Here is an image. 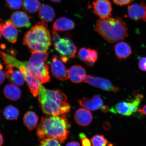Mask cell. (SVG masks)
I'll list each match as a JSON object with an SVG mask.
<instances>
[{
	"label": "cell",
	"instance_id": "6da1fadb",
	"mask_svg": "<svg viewBox=\"0 0 146 146\" xmlns=\"http://www.w3.org/2000/svg\"><path fill=\"white\" fill-rule=\"evenodd\" d=\"M38 96L39 105L44 113L66 116L70 112L71 107L67 103V97L60 90H49L40 84Z\"/></svg>",
	"mask_w": 146,
	"mask_h": 146
},
{
	"label": "cell",
	"instance_id": "7a4b0ae2",
	"mask_svg": "<svg viewBox=\"0 0 146 146\" xmlns=\"http://www.w3.org/2000/svg\"><path fill=\"white\" fill-rule=\"evenodd\" d=\"M70 127L66 116L48 115L42 117L37 126L36 135L40 141L52 138L62 143L68 136Z\"/></svg>",
	"mask_w": 146,
	"mask_h": 146
},
{
	"label": "cell",
	"instance_id": "3957f363",
	"mask_svg": "<svg viewBox=\"0 0 146 146\" xmlns=\"http://www.w3.org/2000/svg\"><path fill=\"white\" fill-rule=\"evenodd\" d=\"M95 30L110 43L123 40L128 36L126 23L119 17L100 18L96 21Z\"/></svg>",
	"mask_w": 146,
	"mask_h": 146
},
{
	"label": "cell",
	"instance_id": "277c9868",
	"mask_svg": "<svg viewBox=\"0 0 146 146\" xmlns=\"http://www.w3.org/2000/svg\"><path fill=\"white\" fill-rule=\"evenodd\" d=\"M23 44L30 52H47L52 45V37L46 23L38 22L25 34Z\"/></svg>",
	"mask_w": 146,
	"mask_h": 146
},
{
	"label": "cell",
	"instance_id": "5b68a950",
	"mask_svg": "<svg viewBox=\"0 0 146 146\" xmlns=\"http://www.w3.org/2000/svg\"><path fill=\"white\" fill-rule=\"evenodd\" d=\"M28 62V66L33 77L41 84L50 81L49 67L45 62L48 59V52H34Z\"/></svg>",
	"mask_w": 146,
	"mask_h": 146
},
{
	"label": "cell",
	"instance_id": "8992f818",
	"mask_svg": "<svg viewBox=\"0 0 146 146\" xmlns=\"http://www.w3.org/2000/svg\"><path fill=\"white\" fill-rule=\"evenodd\" d=\"M0 56L6 64L19 69L24 76L25 81L31 93L35 97L38 95L40 85L41 84L31 74L28 66V62H21L7 53L0 50Z\"/></svg>",
	"mask_w": 146,
	"mask_h": 146
},
{
	"label": "cell",
	"instance_id": "52a82bcc",
	"mask_svg": "<svg viewBox=\"0 0 146 146\" xmlns=\"http://www.w3.org/2000/svg\"><path fill=\"white\" fill-rule=\"evenodd\" d=\"M54 43L56 50L60 55L63 63H66L70 58L74 57L77 49L74 43L68 38H60Z\"/></svg>",
	"mask_w": 146,
	"mask_h": 146
},
{
	"label": "cell",
	"instance_id": "ba28073f",
	"mask_svg": "<svg viewBox=\"0 0 146 146\" xmlns=\"http://www.w3.org/2000/svg\"><path fill=\"white\" fill-rule=\"evenodd\" d=\"M84 82L92 86L110 92H117L119 91L118 87L114 86L110 81L106 78L86 76Z\"/></svg>",
	"mask_w": 146,
	"mask_h": 146
},
{
	"label": "cell",
	"instance_id": "9c48e42d",
	"mask_svg": "<svg viewBox=\"0 0 146 146\" xmlns=\"http://www.w3.org/2000/svg\"><path fill=\"white\" fill-rule=\"evenodd\" d=\"M50 69L52 75L56 79L64 81L68 78V70L60 58L57 56H52Z\"/></svg>",
	"mask_w": 146,
	"mask_h": 146
},
{
	"label": "cell",
	"instance_id": "30bf717a",
	"mask_svg": "<svg viewBox=\"0 0 146 146\" xmlns=\"http://www.w3.org/2000/svg\"><path fill=\"white\" fill-rule=\"evenodd\" d=\"M95 14L102 19L111 17L112 11L110 0H96L92 3Z\"/></svg>",
	"mask_w": 146,
	"mask_h": 146
},
{
	"label": "cell",
	"instance_id": "8fae6325",
	"mask_svg": "<svg viewBox=\"0 0 146 146\" xmlns=\"http://www.w3.org/2000/svg\"><path fill=\"white\" fill-rule=\"evenodd\" d=\"M129 17L134 21H146V4L143 2L133 3L128 6Z\"/></svg>",
	"mask_w": 146,
	"mask_h": 146
},
{
	"label": "cell",
	"instance_id": "7c38bea8",
	"mask_svg": "<svg viewBox=\"0 0 146 146\" xmlns=\"http://www.w3.org/2000/svg\"><path fill=\"white\" fill-rule=\"evenodd\" d=\"M0 30L4 37L10 43H15L17 41L18 33L15 27L10 20L0 23Z\"/></svg>",
	"mask_w": 146,
	"mask_h": 146
},
{
	"label": "cell",
	"instance_id": "4fadbf2b",
	"mask_svg": "<svg viewBox=\"0 0 146 146\" xmlns=\"http://www.w3.org/2000/svg\"><path fill=\"white\" fill-rule=\"evenodd\" d=\"M14 67L7 64L5 76L9 81L18 86H21L24 84L25 78L20 71L14 69Z\"/></svg>",
	"mask_w": 146,
	"mask_h": 146
},
{
	"label": "cell",
	"instance_id": "5bb4252c",
	"mask_svg": "<svg viewBox=\"0 0 146 146\" xmlns=\"http://www.w3.org/2000/svg\"><path fill=\"white\" fill-rule=\"evenodd\" d=\"M15 27L17 28H28L31 25L30 17L24 12H15L11 15V20Z\"/></svg>",
	"mask_w": 146,
	"mask_h": 146
},
{
	"label": "cell",
	"instance_id": "9a60e30c",
	"mask_svg": "<svg viewBox=\"0 0 146 146\" xmlns=\"http://www.w3.org/2000/svg\"><path fill=\"white\" fill-rule=\"evenodd\" d=\"M79 105L81 107L90 111L97 110L103 106V101L100 96L95 95L92 99L83 98L81 100H78Z\"/></svg>",
	"mask_w": 146,
	"mask_h": 146
},
{
	"label": "cell",
	"instance_id": "2e32d148",
	"mask_svg": "<svg viewBox=\"0 0 146 146\" xmlns=\"http://www.w3.org/2000/svg\"><path fill=\"white\" fill-rule=\"evenodd\" d=\"M68 78L75 83H80L84 81L86 76V72L83 67L74 65L68 70Z\"/></svg>",
	"mask_w": 146,
	"mask_h": 146
},
{
	"label": "cell",
	"instance_id": "e0dca14e",
	"mask_svg": "<svg viewBox=\"0 0 146 146\" xmlns=\"http://www.w3.org/2000/svg\"><path fill=\"white\" fill-rule=\"evenodd\" d=\"M74 118L76 123L78 125L85 127L91 123L93 116L92 113L87 110L80 108L76 111Z\"/></svg>",
	"mask_w": 146,
	"mask_h": 146
},
{
	"label": "cell",
	"instance_id": "ac0fdd59",
	"mask_svg": "<svg viewBox=\"0 0 146 146\" xmlns=\"http://www.w3.org/2000/svg\"><path fill=\"white\" fill-rule=\"evenodd\" d=\"M114 50L117 57L119 60L128 58L132 52L130 46L123 41L119 42L115 45Z\"/></svg>",
	"mask_w": 146,
	"mask_h": 146
},
{
	"label": "cell",
	"instance_id": "d6986e66",
	"mask_svg": "<svg viewBox=\"0 0 146 146\" xmlns=\"http://www.w3.org/2000/svg\"><path fill=\"white\" fill-rule=\"evenodd\" d=\"M75 24L72 20L64 17L58 18L53 25L52 28L55 31H65L72 30Z\"/></svg>",
	"mask_w": 146,
	"mask_h": 146
},
{
	"label": "cell",
	"instance_id": "ffe728a7",
	"mask_svg": "<svg viewBox=\"0 0 146 146\" xmlns=\"http://www.w3.org/2000/svg\"><path fill=\"white\" fill-rule=\"evenodd\" d=\"M39 16L42 22L50 23L54 20L55 13L52 7L48 5H43L39 9Z\"/></svg>",
	"mask_w": 146,
	"mask_h": 146
},
{
	"label": "cell",
	"instance_id": "44dd1931",
	"mask_svg": "<svg viewBox=\"0 0 146 146\" xmlns=\"http://www.w3.org/2000/svg\"><path fill=\"white\" fill-rule=\"evenodd\" d=\"M111 112L125 116H130L133 114L131 111L130 102H119L110 109Z\"/></svg>",
	"mask_w": 146,
	"mask_h": 146
},
{
	"label": "cell",
	"instance_id": "7402d4cb",
	"mask_svg": "<svg viewBox=\"0 0 146 146\" xmlns=\"http://www.w3.org/2000/svg\"><path fill=\"white\" fill-rule=\"evenodd\" d=\"M3 94L7 99L16 101L21 98V91L16 85L10 84L5 86L3 89Z\"/></svg>",
	"mask_w": 146,
	"mask_h": 146
},
{
	"label": "cell",
	"instance_id": "603a6c76",
	"mask_svg": "<svg viewBox=\"0 0 146 146\" xmlns=\"http://www.w3.org/2000/svg\"><path fill=\"white\" fill-rule=\"evenodd\" d=\"M39 118L36 113L32 111H27L23 118L24 124L29 130L32 131L35 128Z\"/></svg>",
	"mask_w": 146,
	"mask_h": 146
},
{
	"label": "cell",
	"instance_id": "cb8c5ba5",
	"mask_svg": "<svg viewBox=\"0 0 146 146\" xmlns=\"http://www.w3.org/2000/svg\"><path fill=\"white\" fill-rule=\"evenodd\" d=\"M23 9L29 13H34L39 10L41 4L38 0H23Z\"/></svg>",
	"mask_w": 146,
	"mask_h": 146
},
{
	"label": "cell",
	"instance_id": "d4e9b609",
	"mask_svg": "<svg viewBox=\"0 0 146 146\" xmlns=\"http://www.w3.org/2000/svg\"><path fill=\"white\" fill-rule=\"evenodd\" d=\"M3 115L7 119L13 120L17 119L19 117V110L12 105H9L5 107L3 111Z\"/></svg>",
	"mask_w": 146,
	"mask_h": 146
},
{
	"label": "cell",
	"instance_id": "484cf974",
	"mask_svg": "<svg viewBox=\"0 0 146 146\" xmlns=\"http://www.w3.org/2000/svg\"><path fill=\"white\" fill-rule=\"evenodd\" d=\"M98 58L97 50L88 48V54L85 63L89 67L94 65Z\"/></svg>",
	"mask_w": 146,
	"mask_h": 146
},
{
	"label": "cell",
	"instance_id": "4316f807",
	"mask_svg": "<svg viewBox=\"0 0 146 146\" xmlns=\"http://www.w3.org/2000/svg\"><path fill=\"white\" fill-rule=\"evenodd\" d=\"M92 146H107L108 142L103 135H96L91 139Z\"/></svg>",
	"mask_w": 146,
	"mask_h": 146
},
{
	"label": "cell",
	"instance_id": "83f0119b",
	"mask_svg": "<svg viewBox=\"0 0 146 146\" xmlns=\"http://www.w3.org/2000/svg\"><path fill=\"white\" fill-rule=\"evenodd\" d=\"M39 146H61L60 142L55 139L50 138L41 140Z\"/></svg>",
	"mask_w": 146,
	"mask_h": 146
},
{
	"label": "cell",
	"instance_id": "f1b7e54d",
	"mask_svg": "<svg viewBox=\"0 0 146 146\" xmlns=\"http://www.w3.org/2000/svg\"><path fill=\"white\" fill-rule=\"evenodd\" d=\"M7 5L11 10H18L23 6V0H6Z\"/></svg>",
	"mask_w": 146,
	"mask_h": 146
},
{
	"label": "cell",
	"instance_id": "f546056e",
	"mask_svg": "<svg viewBox=\"0 0 146 146\" xmlns=\"http://www.w3.org/2000/svg\"><path fill=\"white\" fill-rule=\"evenodd\" d=\"M88 54V48H82L78 53V57L82 61L85 62L86 61Z\"/></svg>",
	"mask_w": 146,
	"mask_h": 146
},
{
	"label": "cell",
	"instance_id": "4dcf8cb0",
	"mask_svg": "<svg viewBox=\"0 0 146 146\" xmlns=\"http://www.w3.org/2000/svg\"><path fill=\"white\" fill-rule=\"evenodd\" d=\"M79 136L81 140L82 146H91V142L84 134L80 133Z\"/></svg>",
	"mask_w": 146,
	"mask_h": 146
},
{
	"label": "cell",
	"instance_id": "1f68e13d",
	"mask_svg": "<svg viewBox=\"0 0 146 146\" xmlns=\"http://www.w3.org/2000/svg\"><path fill=\"white\" fill-rule=\"evenodd\" d=\"M138 66L140 70L146 72V57L140 58L138 62Z\"/></svg>",
	"mask_w": 146,
	"mask_h": 146
},
{
	"label": "cell",
	"instance_id": "d6a6232c",
	"mask_svg": "<svg viewBox=\"0 0 146 146\" xmlns=\"http://www.w3.org/2000/svg\"><path fill=\"white\" fill-rule=\"evenodd\" d=\"M113 2L117 5L123 6L130 4L133 0H112Z\"/></svg>",
	"mask_w": 146,
	"mask_h": 146
},
{
	"label": "cell",
	"instance_id": "836d02e7",
	"mask_svg": "<svg viewBox=\"0 0 146 146\" xmlns=\"http://www.w3.org/2000/svg\"><path fill=\"white\" fill-rule=\"evenodd\" d=\"M3 68L2 65L0 63V85L4 82L5 78V74L2 70Z\"/></svg>",
	"mask_w": 146,
	"mask_h": 146
},
{
	"label": "cell",
	"instance_id": "e575fe53",
	"mask_svg": "<svg viewBox=\"0 0 146 146\" xmlns=\"http://www.w3.org/2000/svg\"><path fill=\"white\" fill-rule=\"evenodd\" d=\"M65 146H80V145L78 142L72 141L68 142Z\"/></svg>",
	"mask_w": 146,
	"mask_h": 146
},
{
	"label": "cell",
	"instance_id": "d590c367",
	"mask_svg": "<svg viewBox=\"0 0 146 146\" xmlns=\"http://www.w3.org/2000/svg\"><path fill=\"white\" fill-rule=\"evenodd\" d=\"M138 111L141 114H145L146 115V104L144 105L142 108L139 109Z\"/></svg>",
	"mask_w": 146,
	"mask_h": 146
},
{
	"label": "cell",
	"instance_id": "8d00e7d4",
	"mask_svg": "<svg viewBox=\"0 0 146 146\" xmlns=\"http://www.w3.org/2000/svg\"><path fill=\"white\" fill-rule=\"evenodd\" d=\"M101 108V110L103 112H107L109 110V107L107 106H103Z\"/></svg>",
	"mask_w": 146,
	"mask_h": 146
},
{
	"label": "cell",
	"instance_id": "74e56055",
	"mask_svg": "<svg viewBox=\"0 0 146 146\" xmlns=\"http://www.w3.org/2000/svg\"><path fill=\"white\" fill-rule=\"evenodd\" d=\"M3 141H4V140H3V135L1 134V132H0V146H3Z\"/></svg>",
	"mask_w": 146,
	"mask_h": 146
},
{
	"label": "cell",
	"instance_id": "f35d334b",
	"mask_svg": "<svg viewBox=\"0 0 146 146\" xmlns=\"http://www.w3.org/2000/svg\"><path fill=\"white\" fill-rule=\"evenodd\" d=\"M50 1L54 3H59L62 0H50Z\"/></svg>",
	"mask_w": 146,
	"mask_h": 146
},
{
	"label": "cell",
	"instance_id": "ab89813d",
	"mask_svg": "<svg viewBox=\"0 0 146 146\" xmlns=\"http://www.w3.org/2000/svg\"><path fill=\"white\" fill-rule=\"evenodd\" d=\"M1 30H0V38H1Z\"/></svg>",
	"mask_w": 146,
	"mask_h": 146
}]
</instances>
